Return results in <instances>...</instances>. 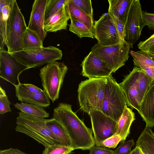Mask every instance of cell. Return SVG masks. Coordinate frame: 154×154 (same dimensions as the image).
<instances>
[{
  "mask_svg": "<svg viewBox=\"0 0 154 154\" xmlns=\"http://www.w3.org/2000/svg\"><path fill=\"white\" fill-rule=\"evenodd\" d=\"M67 0H48L45 8V23L64 5Z\"/></svg>",
  "mask_w": 154,
  "mask_h": 154,
  "instance_id": "29",
  "label": "cell"
},
{
  "mask_svg": "<svg viewBox=\"0 0 154 154\" xmlns=\"http://www.w3.org/2000/svg\"><path fill=\"white\" fill-rule=\"evenodd\" d=\"M10 102L7 96L6 92L0 87V114H3L11 111L10 107Z\"/></svg>",
  "mask_w": 154,
  "mask_h": 154,
  "instance_id": "33",
  "label": "cell"
},
{
  "mask_svg": "<svg viewBox=\"0 0 154 154\" xmlns=\"http://www.w3.org/2000/svg\"><path fill=\"white\" fill-rule=\"evenodd\" d=\"M134 144L135 143L133 139L121 143L119 146L113 151V154H130L132 151L131 148Z\"/></svg>",
  "mask_w": 154,
  "mask_h": 154,
  "instance_id": "35",
  "label": "cell"
},
{
  "mask_svg": "<svg viewBox=\"0 0 154 154\" xmlns=\"http://www.w3.org/2000/svg\"><path fill=\"white\" fill-rule=\"evenodd\" d=\"M130 154H143V152L139 147L136 146L135 148L131 151Z\"/></svg>",
  "mask_w": 154,
  "mask_h": 154,
  "instance_id": "42",
  "label": "cell"
},
{
  "mask_svg": "<svg viewBox=\"0 0 154 154\" xmlns=\"http://www.w3.org/2000/svg\"><path fill=\"white\" fill-rule=\"evenodd\" d=\"M130 54L133 58L134 64L143 70L154 67V54L149 51L140 50L135 51L131 50Z\"/></svg>",
  "mask_w": 154,
  "mask_h": 154,
  "instance_id": "23",
  "label": "cell"
},
{
  "mask_svg": "<svg viewBox=\"0 0 154 154\" xmlns=\"http://www.w3.org/2000/svg\"><path fill=\"white\" fill-rule=\"evenodd\" d=\"M12 0H0V49H4L7 38V21Z\"/></svg>",
  "mask_w": 154,
  "mask_h": 154,
  "instance_id": "21",
  "label": "cell"
},
{
  "mask_svg": "<svg viewBox=\"0 0 154 154\" xmlns=\"http://www.w3.org/2000/svg\"><path fill=\"white\" fill-rule=\"evenodd\" d=\"M154 45V33L144 41H140L137 45L140 50L148 51L149 49Z\"/></svg>",
  "mask_w": 154,
  "mask_h": 154,
  "instance_id": "38",
  "label": "cell"
},
{
  "mask_svg": "<svg viewBox=\"0 0 154 154\" xmlns=\"http://www.w3.org/2000/svg\"><path fill=\"white\" fill-rule=\"evenodd\" d=\"M43 42L35 33L27 28L23 37V50H31L40 48L43 47Z\"/></svg>",
  "mask_w": 154,
  "mask_h": 154,
  "instance_id": "27",
  "label": "cell"
},
{
  "mask_svg": "<svg viewBox=\"0 0 154 154\" xmlns=\"http://www.w3.org/2000/svg\"><path fill=\"white\" fill-rule=\"evenodd\" d=\"M30 69L19 61L11 53L0 49V77L14 86L20 83L19 76L24 71Z\"/></svg>",
  "mask_w": 154,
  "mask_h": 154,
  "instance_id": "10",
  "label": "cell"
},
{
  "mask_svg": "<svg viewBox=\"0 0 154 154\" xmlns=\"http://www.w3.org/2000/svg\"><path fill=\"white\" fill-rule=\"evenodd\" d=\"M70 17L64 5L56 14L45 23V30L47 32L66 30L68 21Z\"/></svg>",
  "mask_w": 154,
  "mask_h": 154,
  "instance_id": "18",
  "label": "cell"
},
{
  "mask_svg": "<svg viewBox=\"0 0 154 154\" xmlns=\"http://www.w3.org/2000/svg\"><path fill=\"white\" fill-rule=\"evenodd\" d=\"M47 120L20 111L17 118L15 130L29 136L45 147L55 144L64 146L47 126Z\"/></svg>",
  "mask_w": 154,
  "mask_h": 154,
  "instance_id": "2",
  "label": "cell"
},
{
  "mask_svg": "<svg viewBox=\"0 0 154 154\" xmlns=\"http://www.w3.org/2000/svg\"><path fill=\"white\" fill-rule=\"evenodd\" d=\"M142 15L145 26L154 31V13L142 11Z\"/></svg>",
  "mask_w": 154,
  "mask_h": 154,
  "instance_id": "37",
  "label": "cell"
},
{
  "mask_svg": "<svg viewBox=\"0 0 154 154\" xmlns=\"http://www.w3.org/2000/svg\"><path fill=\"white\" fill-rule=\"evenodd\" d=\"M16 95L18 100L43 108L50 105L49 98L44 91L36 86L20 83L15 86Z\"/></svg>",
  "mask_w": 154,
  "mask_h": 154,
  "instance_id": "14",
  "label": "cell"
},
{
  "mask_svg": "<svg viewBox=\"0 0 154 154\" xmlns=\"http://www.w3.org/2000/svg\"><path fill=\"white\" fill-rule=\"evenodd\" d=\"M70 23L69 25V30L77 35L79 38L84 37L94 38L92 31L82 23L75 19H70Z\"/></svg>",
  "mask_w": 154,
  "mask_h": 154,
  "instance_id": "28",
  "label": "cell"
},
{
  "mask_svg": "<svg viewBox=\"0 0 154 154\" xmlns=\"http://www.w3.org/2000/svg\"><path fill=\"white\" fill-rule=\"evenodd\" d=\"M79 7L91 19L94 20L93 9L91 0H69Z\"/></svg>",
  "mask_w": 154,
  "mask_h": 154,
  "instance_id": "32",
  "label": "cell"
},
{
  "mask_svg": "<svg viewBox=\"0 0 154 154\" xmlns=\"http://www.w3.org/2000/svg\"><path fill=\"white\" fill-rule=\"evenodd\" d=\"M121 140V138L120 136L115 134L103 141L99 146L114 149Z\"/></svg>",
  "mask_w": 154,
  "mask_h": 154,
  "instance_id": "36",
  "label": "cell"
},
{
  "mask_svg": "<svg viewBox=\"0 0 154 154\" xmlns=\"http://www.w3.org/2000/svg\"><path fill=\"white\" fill-rule=\"evenodd\" d=\"M47 126L63 143L64 146L70 147L69 137L63 126L55 119L52 118L47 119L46 122Z\"/></svg>",
  "mask_w": 154,
  "mask_h": 154,
  "instance_id": "25",
  "label": "cell"
},
{
  "mask_svg": "<svg viewBox=\"0 0 154 154\" xmlns=\"http://www.w3.org/2000/svg\"><path fill=\"white\" fill-rule=\"evenodd\" d=\"M133 47V45L125 41L109 46L97 43L93 46L91 51L105 62L114 73L124 65L128 59L130 49Z\"/></svg>",
  "mask_w": 154,
  "mask_h": 154,
  "instance_id": "7",
  "label": "cell"
},
{
  "mask_svg": "<svg viewBox=\"0 0 154 154\" xmlns=\"http://www.w3.org/2000/svg\"><path fill=\"white\" fill-rule=\"evenodd\" d=\"M89 154H113V151L108 148L94 146L89 150Z\"/></svg>",
  "mask_w": 154,
  "mask_h": 154,
  "instance_id": "39",
  "label": "cell"
},
{
  "mask_svg": "<svg viewBox=\"0 0 154 154\" xmlns=\"http://www.w3.org/2000/svg\"><path fill=\"white\" fill-rule=\"evenodd\" d=\"M143 154H144V153H143Z\"/></svg>",
  "mask_w": 154,
  "mask_h": 154,
  "instance_id": "45",
  "label": "cell"
},
{
  "mask_svg": "<svg viewBox=\"0 0 154 154\" xmlns=\"http://www.w3.org/2000/svg\"><path fill=\"white\" fill-rule=\"evenodd\" d=\"M7 21L5 45L11 53L23 50L24 33L27 28L23 15L15 0H12Z\"/></svg>",
  "mask_w": 154,
  "mask_h": 154,
  "instance_id": "4",
  "label": "cell"
},
{
  "mask_svg": "<svg viewBox=\"0 0 154 154\" xmlns=\"http://www.w3.org/2000/svg\"><path fill=\"white\" fill-rule=\"evenodd\" d=\"M139 68L134 66L129 73L119 84L125 96L127 105L138 112L143 100L137 84Z\"/></svg>",
  "mask_w": 154,
  "mask_h": 154,
  "instance_id": "13",
  "label": "cell"
},
{
  "mask_svg": "<svg viewBox=\"0 0 154 154\" xmlns=\"http://www.w3.org/2000/svg\"><path fill=\"white\" fill-rule=\"evenodd\" d=\"M146 123V126L154 127V83L150 84L138 112Z\"/></svg>",
  "mask_w": 154,
  "mask_h": 154,
  "instance_id": "17",
  "label": "cell"
},
{
  "mask_svg": "<svg viewBox=\"0 0 154 154\" xmlns=\"http://www.w3.org/2000/svg\"><path fill=\"white\" fill-rule=\"evenodd\" d=\"M133 0H108V13L117 17L125 25Z\"/></svg>",
  "mask_w": 154,
  "mask_h": 154,
  "instance_id": "20",
  "label": "cell"
},
{
  "mask_svg": "<svg viewBox=\"0 0 154 154\" xmlns=\"http://www.w3.org/2000/svg\"><path fill=\"white\" fill-rule=\"evenodd\" d=\"M81 74L89 79L106 77L113 72L106 64L90 51L82 62Z\"/></svg>",
  "mask_w": 154,
  "mask_h": 154,
  "instance_id": "15",
  "label": "cell"
},
{
  "mask_svg": "<svg viewBox=\"0 0 154 154\" xmlns=\"http://www.w3.org/2000/svg\"><path fill=\"white\" fill-rule=\"evenodd\" d=\"M108 14L109 16L110 20L118 32L121 40L122 41H125V25L117 17L111 14Z\"/></svg>",
  "mask_w": 154,
  "mask_h": 154,
  "instance_id": "34",
  "label": "cell"
},
{
  "mask_svg": "<svg viewBox=\"0 0 154 154\" xmlns=\"http://www.w3.org/2000/svg\"><path fill=\"white\" fill-rule=\"evenodd\" d=\"M89 115L91 119L95 145L99 146L103 141L116 133L117 122L98 110H92Z\"/></svg>",
  "mask_w": 154,
  "mask_h": 154,
  "instance_id": "9",
  "label": "cell"
},
{
  "mask_svg": "<svg viewBox=\"0 0 154 154\" xmlns=\"http://www.w3.org/2000/svg\"><path fill=\"white\" fill-rule=\"evenodd\" d=\"M0 154H28L17 149L11 148L0 151Z\"/></svg>",
  "mask_w": 154,
  "mask_h": 154,
  "instance_id": "40",
  "label": "cell"
},
{
  "mask_svg": "<svg viewBox=\"0 0 154 154\" xmlns=\"http://www.w3.org/2000/svg\"><path fill=\"white\" fill-rule=\"evenodd\" d=\"M48 0H35L27 28L35 33L43 42L47 35L44 29L45 11Z\"/></svg>",
  "mask_w": 154,
  "mask_h": 154,
  "instance_id": "16",
  "label": "cell"
},
{
  "mask_svg": "<svg viewBox=\"0 0 154 154\" xmlns=\"http://www.w3.org/2000/svg\"><path fill=\"white\" fill-rule=\"evenodd\" d=\"M73 150L70 147L55 144L45 147L42 154H70Z\"/></svg>",
  "mask_w": 154,
  "mask_h": 154,
  "instance_id": "31",
  "label": "cell"
},
{
  "mask_svg": "<svg viewBox=\"0 0 154 154\" xmlns=\"http://www.w3.org/2000/svg\"><path fill=\"white\" fill-rule=\"evenodd\" d=\"M151 80V83H154V67H148L143 70Z\"/></svg>",
  "mask_w": 154,
  "mask_h": 154,
  "instance_id": "41",
  "label": "cell"
},
{
  "mask_svg": "<svg viewBox=\"0 0 154 154\" xmlns=\"http://www.w3.org/2000/svg\"><path fill=\"white\" fill-rule=\"evenodd\" d=\"M94 33L97 43L103 46L112 45L123 42L111 21L108 13L103 14L95 21Z\"/></svg>",
  "mask_w": 154,
  "mask_h": 154,
  "instance_id": "11",
  "label": "cell"
},
{
  "mask_svg": "<svg viewBox=\"0 0 154 154\" xmlns=\"http://www.w3.org/2000/svg\"><path fill=\"white\" fill-rule=\"evenodd\" d=\"M106 77L89 79L79 84L78 99L81 110L89 114L96 110L102 112Z\"/></svg>",
  "mask_w": 154,
  "mask_h": 154,
  "instance_id": "3",
  "label": "cell"
},
{
  "mask_svg": "<svg viewBox=\"0 0 154 154\" xmlns=\"http://www.w3.org/2000/svg\"><path fill=\"white\" fill-rule=\"evenodd\" d=\"M136 146L148 154H154V133L150 128L146 126L136 142Z\"/></svg>",
  "mask_w": 154,
  "mask_h": 154,
  "instance_id": "24",
  "label": "cell"
},
{
  "mask_svg": "<svg viewBox=\"0 0 154 154\" xmlns=\"http://www.w3.org/2000/svg\"><path fill=\"white\" fill-rule=\"evenodd\" d=\"M68 70L64 63L56 61L47 64L40 69L39 75L43 91L53 103L59 98Z\"/></svg>",
  "mask_w": 154,
  "mask_h": 154,
  "instance_id": "5",
  "label": "cell"
},
{
  "mask_svg": "<svg viewBox=\"0 0 154 154\" xmlns=\"http://www.w3.org/2000/svg\"><path fill=\"white\" fill-rule=\"evenodd\" d=\"M142 9L139 0H133L125 25V40L133 45L140 38L145 26L142 15Z\"/></svg>",
  "mask_w": 154,
  "mask_h": 154,
  "instance_id": "12",
  "label": "cell"
},
{
  "mask_svg": "<svg viewBox=\"0 0 154 154\" xmlns=\"http://www.w3.org/2000/svg\"><path fill=\"white\" fill-rule=\"evenodd\" d=\"M135 120V114L132 109L126 106L123 112L117 121L116 134L121 137V143L125 142L126 138L130 133V128L133 122Z\"/></svg>",
  "mask_w": 154,
  "mask_h": 154,
  "instance_id": "19",
  "label": "cell"
},
{
  "mask_svg": "<svg viewBox=\"0 0 154 154\" xmlns=\"http://www.w3.org/2000/svg\"><path fill=\"white\" fill-rule=\"evenodd\" d=\"M137 81L140 91L143 99L150 86L151 80L143 70L140 68L138 71Z\"/></svg>",
  "mask_w": 154,
  "mask_h": 154,
  "instance_id": "30",
  "label": "cell"
},
{
  "mask_svg": "<svg viewBox=\"0 0 154 154\" xmlns=\"http://www.w3.org/2000/svg\"><path fill=\"white\" fill-rule=\"evenodd\" d=\"M148 51L154 54V45L149 49Z\"/></svg>",
  "mask_w": 154,
  "mask_h": 154,
  "instance_id": "43",
  "label": "cell"
},
{
  "mask_svg": "<svg viewBox=\"0 0 154 154\" xmlns=\"http://www.w3.org/2000/svg\"><path fill=\"white\" fill-rule=\"evenodd\" d=\"M71 106L68 103H59L54 109L53 118L65 128L70 139V147L74 150H90L95 145L92 130L86 126Z\"/></svg>",
  "mask_w": 154,
  "mask_h": 154,
  "instance_id": "1",
  "label": "cell"
},
{
  "mask_svg": "<svg viewBox=\"0 0 154 154\" xmlns=\"http://www.w3.org/2000/svg\"><path fill=\"white\" fill-rule=\"evenodd\" d=\"M65 6L70 19H75L82 23L94 33V20L79 7L71 2L69 0H67Z\"/></svg>",
  "mask_w": 154,
  "mask_h": 154,
  "instance_id": "22",
  "label": "cell"
},
{
  "mask_svg": "<svg viewBox=\"0 0 154 154\" xmlns=\"http://www.w3.org/2000/svg\"><path fill=\"white\" fill-rule=\"evenodd\" d=\"M14 107L23 113L35 117L44 119L49 116V113L43 107L34 104L22 102L16 103Z\"/></svg>",
  "mask_w": 154,
  "mask_h": 154,
  "instance_id": "26",
  "label": "cell"
},
{
  "mask_svg": "<svg viewBox=\"0 0 154 154\" xmlns=\"http://www.w3.org/2000/svg\"><path fill=\"white\" fill-rule=\"evenodd\" d=\"M143 152L144 153V154H148V153L144 150L141 149Z\"/></svg>",
  "mask_w": 154,
  "mask_h": 154,
  "instance_id": "44",
  "label": "cell"
},
{
  "mask_svg": "<svg viewBox=\"0 0 154 154\" xmlns=\"http://www.w3.org/2000/svg\"><path fill=\"white\" fill-rule=\"evenodd\" d=\"M12 54L19 61L29 68L37 67L60 60L63 56L61 50L53 46L35 50H23Z\"/></svg>",
  "mask_w": 154,
  "mask_h": 154,
  "instance_id": "8",
  "label": "cell"
},
{
  "mask_svg": "<svg viewBox=\"0 0 154 154\" xmlns=\"http://www.w3.org/2000/svg\"><path fill=\"white\" fill-rule=\"evenodd\" d=\"M106 78L102 112L117 122L127 106V100L119 84L112 75Z\"/></svg>",
  "mask_w": 154,
  "mask_h": 154,
  "instance_id": "6",
  "label": "cell"
}]
</instances>
